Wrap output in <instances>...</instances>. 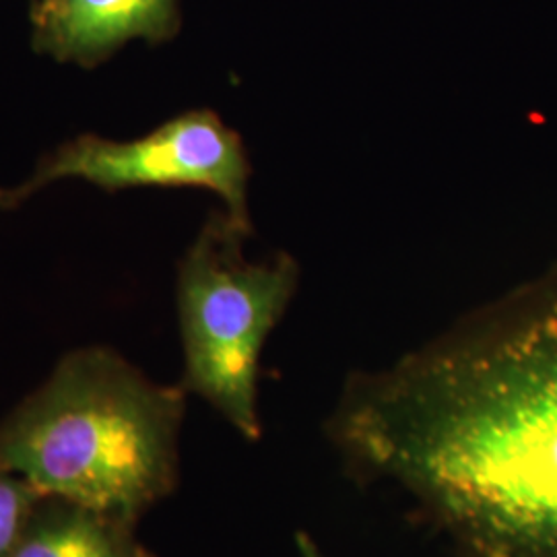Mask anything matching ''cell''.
I'll list each match as a JSON object with an SVG mask.
<instances>
[{"label":"cell","mask_w":557,"mask_h":557,"mask_svg":"<svg viewBox=\"0 0 557 557\" xmlns=\"http://www.w3.org/2000/svg\"><path fill=\"white\" fill-rule=\"evenodd\" d=\"M329 428L460 557H557V275L351 376Z\"/></svg>","instance_id":"6da1fadb"},{"label":"cell","mask_w":557,"mask_h":557,"mask_svg":"<svg viewBox=\"0 0 557 557\" xmlns=\"http://www.w3.org/2000/svg\"><path fill=\"white\" fill-rule=\"evenodd\" d=\"M186 395L110 347H81L0 421V469L137 524L178 483Z\"/></svg>","instance_id":"7a4b0ae2"},{"label":"cell","mask_w":557,"mask_h":557,"mask_svg":"<svg viewBox=\"0 0 557 557\" xmlns=\"http://www.w3.org/2000/svg\"><path fill=\"white\" fill-rule=\"evenodd\" d=\"M248 230L225 211L205 221L178 269L182 388L205 398L239 436L260 438L259 359L296 296L299 267L289 255L244 257Z\"/></svg>","instance_id":"3957f363"},{"label":"cell","mask_w":557,"mask_h":557,"mask_svg":"<svg viewBox=\"0 0 557 557\" xmlns=\"http://www.w3.org/2000/svg\"><path fill=\"white\" fill-rule=\"evenodd\" d=\"M250 160L238 133L211 110H193L133 140L81 135L46 156L34 174L0 190V209H15L59 180H85L106 193L143 186H199L215 193L230 220L252 232Z\"/></svg>","instance_id":"277c9868"},{"label":"cell","mask_w":557,"mask_h":557,"mask_svg":"<svg viewBox=\"0 0 557 557\" xmlns=\"http://www.w3.org/2000/svg\"><path fill=\"white\" fill-rule=\"evenodd\" d=\"M32 20L36 52L85 69L128 41H170L182 27L178 0H54Z\"/></svg>","instance_id":"5b68a950"},{"label":"cell","mask_w":557,"mask_h":557,"mask_svg":"<svg viewBox=\"0 0 557 557\" xmlns=\"http://www.w3.org/2000/svg\"><path fill=\"white\" fill-rule=\"evenodd\" d=\"M135 527L91 506L46 494L9 557H137Z\"/></svg>","instance_id":"8992f818"},{"label":"cell","mask_w":557,"mask_h":557,"mask_svg":"<svg viewBox=\"0 0 557 557\" xmlns=\"http://www.w3.org/2000/svg\"><path fill=\"white\" fill-rule=\"evenodd\" d=\"M44 496L29 479L0 469V557L11 556L27 518Z\"/></svg>","instance_id":"52a82bcc"},{"label":"cell","mask_w":557,"mask_h":557,"mask_svg":"<svg viewBox=\"0 0 557 557\" xmlns=\"http://www.w3.org/2000/svg\"><path fill=\"white\" fill-rule=\"evenodd\" d=\"M296 545H298L299 557H326L320 552L319 545L308 537L306 533H298L296 535Z\"/></svg>","instance_id":"ba28073f"},{"label":"cell","mask_w":557,"mask_h":557,"mask_svg":"<svg viewBox=\"0 0 557 557\" xmlns=\"http://www.w3.org/2000/svg\"><path fill=\"white\" fill-rule=\"evenodd\" d=\"M52 2H54V0H34V11H32V17H36V15L44 13L46 9H50V7H52Z\"/></svg>","instance_id":"9c48e42d"}]
</instances>
